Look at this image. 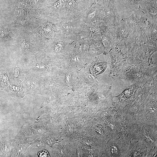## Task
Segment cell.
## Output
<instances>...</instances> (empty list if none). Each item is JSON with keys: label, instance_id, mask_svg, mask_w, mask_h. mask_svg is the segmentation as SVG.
<instances>
[{"label": "cell", "instance_id": "7", "mask_svg": "<svg viewBox=\"0 0 157 157\" xmlns=\"http://www.w3.org/2000/svg\"><path fill=\"white\" fill-rule=\"evenodd\" d=\"M71 76L70 75H68L66 76V81L67 83H69L70 81V79Z\"/></svg>", "mask_w": 157, "mask_h": 157}, {"label": "cell", "instance_id": "6", "mask_svg": "<svg viewBox=\"0 0 157 157\" xmlns=\"http://www.w3.org/2000/svg\"><path fill=\"white\" fill-rule=\"evenodd\" d=\"M71 60V61L73 62H78L80 60L79 57L77 56L72 57Z\"/></svg>", "mask_w": 157, "mask_h": 157}, {"label": "cell", "instance_id": "3", "mask_svg": "<svg viewBox=\"0 0 157 157\" xmlns=\"http://www.w3.org/2000/svg\"><path fill=\"white\" fill-rule=\"evenodd\" d=\"M62 46L61 44H58L56 46L55 48L54 51L56 52H59L61 51L62 49Z\"/></svg>", "mask_w": 157, "mask_h": 157}, {"label": "cell", "instance_id": "5", "mask_svg": "<svg viewBox=\"0 0 157 157\" xmlns=\"http://www.w3.org/2000/svg\"><path fill=\"white\" fill-rule=\"evenodd\" d=\"M21 46L23 47L25 49H27L29 47V44L26 41H24L22 43Z\"/></svg>", "mask_w": 157, "mask_h": 157}, {"label": "cell", "instance_id": "2", "mask_svg": "<svg viewBox=\"0 0 157 157\" xmlns=\"http://www.w3.org/2000/svg\"><path fill=\"white\" fill-rule=\"evenodd\" d=\"M38 155L40 157H50V154L46 150H43L38 152Z\"/></svg>", "mask_w": 157, "mask_h": 157}, {"label": "cell", "instance_id": "1", "mask_svg": "<svg viewBox=\"0 0 157 157\" xmlns=\"http://www.w3.org/2000/svg\"><path fill=\"white\" fill-rule=\"evenodd\" d=\"M107 63L97 61L94 63L91 67V72L94 75L98 76L105 71L107 67Z\"/></svg>", "mask_w": 157, "mask_h": 157}, {"label": "cell", "instance_id": "4", "mask_svg": "<svg viewBox=\"0 0 157 157\" xmlns=\"http://www.w3.org/2000/svg\"><path fill=\"white\" fill-rule=\"evenodd\" d=\"M8 34V31L6 30H3L0 31V37H6Z\"/></svg>", "mask_w": 157, "mask_h": 157}]
</instances>
